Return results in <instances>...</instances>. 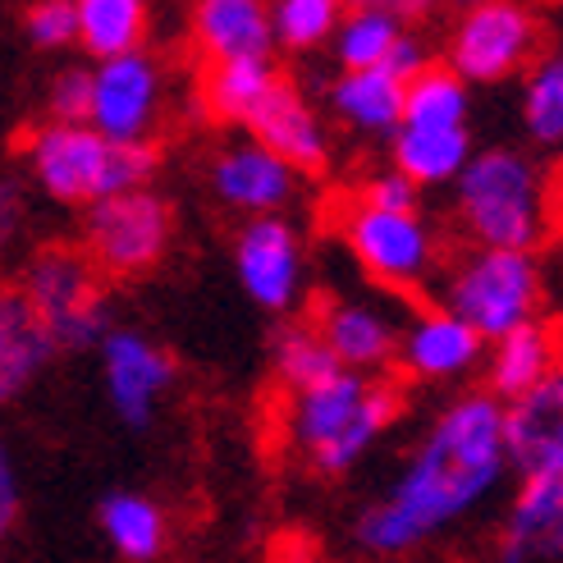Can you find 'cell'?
Masks as SVG:
<instances>
[{
  "label": "cell",
  "instance_id": "1",
  "mask_svg": "<svg viewBox=\"0 0 563 563\" xmlns=\"http://www.w3.org/2000/svg\"><path fill=\"white\" fill-rule=\"evenodd\" d=\"M509 482L504 404L486 389L449 399L417 435L389 490L353 522V545L372 559H404L449 537Z\"/></svg>",
  "mask_w": 563,
  "mask_h": 563
},
{
  "label": "cell",
  "instance_id": "2",
  "mask_svg": "<svg viewBox=\"0 0 563 563\" xmlns=\"http://www.w3.org/2000/svg\"><path fill=\"white\" fill-rule=\"evenodd\" d=\"M454 188V216L472 247L541 252L554 230V184L541 156L495 143L472 152Z\"/></svg>",
  "mask_w": 563,
  "mask_h": 563
},
{
  "label": "cell",
  "instance_id": "3",
  "mask_svg": "<svg viewBox=\"0 0 563 563\" xmlns=\"http://www.w3.org/2000/svg\"><path fill=\"white\" fill-rule=\"evenodd\" d=\"M404 399L380 376L334 372L317 385L289 394L285 435L302 463L321 476H349L399 421Z\"/></svg>",
  "mask_w": 563,
  "mask_h": 563
},
{
  "label": "cell",
  "instance_id": "4",
  "mask_svg": "<svg viewBox=\"0 0 563 563\" xmlns=\"http://www.w3.org/2000/svg\"><path fill=\"white\" fill-rule=\"evenodd\" d=\"M463 325H472L486 344L518 325L541 321L545 312V266L537 252L472 247L440 279V302Z\"/></svg>",
  "mask_w": 563,
  "mask_h": 563
},
{
  "label": "cell",
  "instance_id": "5",
  "mask_svg": "<svg viewBox=\"0 0 563 563\" xmlns=\"http://www.w3.org/2000/svg\"><path fill=\"white\" fill-rule=\"evenodd\" d=\"M19 294L37 312L55 353L97 349L101 334L110 330L97 266L74 247H42L19 279Z\"/></svg>",
  "mask_w": 563,
  "mask_h": 563
},
{
  "label": "cell",
  "instance_id": "6",
  "mask_svg": "<svg viewBox=\"0 0 563 563\" xmlns=\"http://www.w3.org/2000/svg\"><path fill=\"white\" fill-rule=\"evenodd\" d=\"M340 234L362 275L389 294H417L440 275V234L421 211H376L349 202Z\"/></svg>",
  "mask_w": 563,
  "mask_h": 563
},
{
  "label": "cell",
  "instance_id": "7",
  "mask_svg": "<svg viewBox=\"0 0 563 563\" xmlns=\"http://www.w3.org/2000/svg\"><path fill=\"white\" fill-rule=\"evenodd\" d=\"M545 23L527 0H486L459 14L444 46V69H454L467 88H495L518 78L541 55Z\"/></svg>",
  "mask_w": 563,
  "mask_h": 563
},
{
  "label": "cell",
  "instance_id": "8",
  "mask_svg": "<svg viewBox=\"0 0 563 563\" xmlns=\"http://www.w3.org/2000/svg\"><path fill=\"white\" fill-rule=\"evenodd\" d=\"M82 243H88L82 257L106 275L115 279L147 275L165 262V252L175 243V211L156 188L110 192L88 207Z\"/></svg>",
  "mask_w": 563,
  "mask_h": 563
},
{
  "label": "cell",
  "instance_id": "9",
  "mask_svg": "<svg viewBox=\"0 0 563 563\" xmlns=\"http://www.w3.org/2000/svg\"><path fill=\"white\" fill-rule=\"evenodd\" d=\"M110 161H115V143L92 129V124H65L46 120L27 133L23 143V170L46 202L88 211L92 202L110 197Z\"/></svg>",
  "mask_w": 563,
  "mask_h": 563
},
{
  "label": "cell",
  "instance_id": "10",
  "mask_svg": "<svg viewBox=\"0 0 563 563\" xmlns=\"http://www.w3.org/2000/svg\"><path fill=\"white\" fill-rule=\"evenodd\" d=\"M165 120V69L152 51H124L92 65L88 124L115 147H152Z\"/></svg>",
  "mask_w": 563,
  "mask_h": 563
},
{
  "label": "cell",
  "instance_id": "11",
  "mask_svg": "<svg viewBox=\"0 0 563 563\" xmlns=\"http://www.w3.org/2000/svg\"><path fill=\"white\" fill-rule=\"evenodd\" d=\"M234 279L252 307L271 317H294L307 298V243L285 216L243 220L234 234Z\"/></svg>",
  "mask_w": 563,
  "mask_h": 563
},
{
  "label": "cell",
  "instance_id": "12",
  "mask_svg": "<svg viewBox=\"0 0 563 563\" xmlns=\"http://www.w3.org/2000/svg\"><path fill=\"white\" fill-rule=\"evenodd\" d=\"M97 362H101V389H106L110 412H115L124 427L147 431L179 380L175 357L143 330L110 325L97 344Z\"/></svg>",
  "mask_w": 563,
  "mask_h": 563
},
{
  "label": "cell",
  "instance_id": "13",
  "mask_svg": "<svg viewBox=\"0 0 563 563\" xmlns=\"http://www.w3.org/2000/svg\"><path fill=\"white\" fill-rule=\"evenodd\" d=\"M207 184L220 207L239 211L243 220H257V216H285L298 197L302 175L289 170L275 152H266L257 137H234V143H224L211 156Z\"/></svg>",
  "mask_w": 563,
  "mask_h": 563
},
{
  "label": "cell",
  "instance_id": "14",
  "mask_svg": "<svg viewBox=\"0 0 563 563\" xmlns=\"http://www.w3.org/2000/svg\"><path fill=\"white\" fill-rule=\"evenodd\" d=\"M482 357H486V340L472 325H463L444 307H421L412 321L399 325L394 367L421 385H454L482 367Z\"/></svg>",
  "mask_w": 563,
  "mask_h": 563
},
{
  "label": "cell",
  "instance_id": "15",
  "mask_svg": "<svg viewBox=\"0 0 563 563\" xmlns=\"http://www.w3.org/2000/svg\"><path fill=\"white\" fill-rule=\"evenodd\" d=\"M563 550V472L518 476V495L499 522V563H559Z\"/></svg>",
  "mask_w": 563,
  "mask_h": 563
},
{
  "label": "cell",
  "instance_id": "16",
  "mask_svg": "<svg viewBox=\"0 0 563 563\" xmlns=\"http://www.w3.org/2000/svg\"><path fill=\"white\" fill-rule=\"evenodd\" d=\"M243 129H247V137H257L266 152H275L298 175H321L330 165V129L321 120V110L285 78L275 82L271 97L257 106V115Z\"/></svg>",
  "mask_w": 563,
  "mask_h": 563
},
{
  "label": "cell",
  "instance_id": "17",
  "mask_svg": "<svg viewBox=\"0 0 563 563\" xmlns=\"http://www.w3.org/2000/svg\"><path fill=\"white\" fill-rule=\"evenodd\" d=\"M312 325L321 330V340H325L330 357L340 362V372L380 376L385 367H394V349H399L404 321L394 317L389 307H380L372 298H340V302H330Z\"/></svg>",
  "mask_w": 563,
  "mask_h": 563
},
{
  "label": "cell",
  "instance_id": "18",
  "mask_svg": "<svg viewBox=\"0 0 563 563\" xmlns=\"http://www.w3.org/2000/svg\"><path fill=\"white\" fill-rule=\"evenodd\" d=\"M504 454L509 472H563V376L504 404Z\"/></svg>",
  "mask_w": 563,
  "mask_h": 563
},
{
  "label": "cell",
  "instance_id": "19",
  "mask_svg": "<svg viewBox=\"0 0 563 563\" xmlns=\"http://www.w3.org/2000/svg\"><path fill=\"white\" fill-rule=\"evenodd\" d=\"M486 394L499 404H514L522 394L541 389L545 380L559 376V334L541 321L518 325L509 334H499L495 344H486Z\"/></svg>",
  "mask_w": 563,
  "mask_h": 563
},
{
  "label": "cell",
  "instance_id": "20",
  "mask_svg": "<svg viewBox=\"0 0 563 563\" xmlns=\"http://www.w3.org/2000/svg\"><path fill=\"white\" fill-rule=\"evenodd\" d=\"M60 357L19 285H0V408L19 404Z\"/></svg>",
  "mask_w": 563,
  "mask_h": 563
},
{
  "label": "cell",
  "instance_id": "21",
  "mask_svg": "<svg viewBox=\"0 0 563 563\" xmlns=\"http://www.w3.org/2000/svg\"><path fill=\"white\" fill-rule=\"evenodd\" d=\"M192 42L207 65L271 55V0H192Z\"/></svg>",
  "mask_w": 563,
  "mask_h": 563
},
{
  "label": "cell",
  "instance_id": "22",
  "mask_svg": "<svg viewBox=\"0 0 563 563\" xmlns=\"http://www.w3.org/2000/svg\"><path fill=\"white\" fill-rule=\"evenodd\" d=\"M476 152L472 129H431V124H399L389 133V170H399L404 179H412L417 188H449L467 156Z\"/></svg>",
  "mask_w": 563,
  "mask_h": 563
},
{
  "label": "cell",
  "instance_id": "23",
  "mask_svg": "<svg viewBox=\"0 0 563 563\" xmlns=\"http://www.w3.org/2000/svg\"><path fill=\"white\" fill-rule=\"evenodd\" d=\"M330 115L357 137H389L404 115V82L385 69H344L330 82Z\"/></svg>",
  "mask_w": 563,
  "mask_h": 563
},
{
  "label": "cell",
  "instance_id": "24",
  "mask_svg": "<svg viewBox=\"0 0 563 563\" xmlns=\"http://www.w3.org/2000/svg\"><path fill=\"white\" fill-rule=\"evenodd\" d=\"M285 78L271 55H239V60H211L197 82L202 110L220 124H247L257 106L271 97V88Z\"/></svg>",
  "mask_w": 563,
  "mask_h": 563
},
{
  "label": "cell",
  "instance_id": "25",
  "mask_svg": "<svg viewBox=\"0 0 563 563\" xmlns=\"http://www.w3.org/2000/svg\"><path fill=\"white\" fill-rule=\"evenodd\" d=\"M97 527L120 563H156L170 541L165 509L143 490H110L97 504Z\"/></svg>",
  "mask_w": 563,
  "mask_h": 563
},
{
  "label": "cell",
  "instance_id": "26",
  "mask_svg": "<svg viewBox=\"0 0 563 563\" xmlns=\"http://www.w3.org/2000/svg\"><path fill=\"white\" fill-rule=\"evenodd\" d=\"M74 19H78V46L92 60H110V55L124 51H143L152 5L147 0H74Z\"/></svg>",
  "mask_w": 563,
  "mask_h": 563
},
{
  "label": "cell",
  "instance_id": "27",
  "mask_svg": "<svg viewBox=\"0 0 563 563\" xmlns=\"http://www.w3.org/2000/svg\"><path fill=\"white\" fill-rule=\"evenodd\" d=\"M522 133L541 152L563 147V55L559 51H541L522 69Z\"/></svg>",
  "mask_w": 563,
  "mask_h": 563
},
{
  "label": "cell",
  "instance_id": "28",
  "mask_svg": "<svg viewBox=\"0 0 563 563\" xmlns=\"http://www.w3.org/2000/svg\"><path fill=\"white\" fill-rule=\"evenodd\" d=\"M472 115V88L444 69L440 60H431L417 78L404 82V115L399 124H431V129H459Z\"/></svg>",
  "mask_w": 563,
  "mask_h": 563
},
{
  "label": "cell",
  "instance_id": "29",
  "mask_svg": "<svg viewBox=\"0 0 563 563\" xmlns=\"http://www.w3.org/2000/svg\"><path fill=\"white\" fill-rule=\"evenodd\" d=\"M271 372L289 394H298L307 385L334 376L340 372V362L330 357L321 330L312 321H285L275 330V344H271Z\"/></svg>",
  "mask_w": 563,
  "mask_h": 563
},
{
  "label": "cell",
  "instance_id": "30",
  "mask_svg": "<svg viewBox=\"0 0 563 563\" xmlns=\"http://www.w3.org/2000/svg\"><path fill=\"white\" fill-rule=\"evenodd\" d=\"M408 33L404 23H394L389 14L376 10H344L340 23L330 33V51L340 69H385L394 42Z\"/></svg>",
  "mask_w": 563,
  "mask_h": 563
},
{
  "label": "cell",
  "instance_id": "31",
  "mask_svg": "<svg viewBox=\"0 0 563 563\" xmlns=\"http://www.w3.org/2000/svg\"><path fill=\"white\" fill-rule=\"evenodd\" d=\"M344 0H271V42L279 51L307 55L330 42Z\"/></svg>",
  "mask_w": 563,
  "mask_h": 563
},
{
  "label": "cell",
  "instance_id": "32",
  "mask_svg": "<svg viewBox=\"0 0 563 563\" xmlns=\"http://www.w3.org/2000/svg\"><path fill=\"white\" fill-rule=\"evenodd\" d=\"M23 37L37 51H69L78 42L74 0H33L23 10Z\"/></svg>",
  "mask_w": 563,
  "mask_h": 563
},
{
  "label": "cell",
  "instance_id": "33",
  "mask_svg": "<svg viewBox=\"0 0 563 563\" xmlns=\"http://www.w3.org/2000/svg\"><path fill=\"white\" fill-rule=\"evenodd\" d=\"M88 101H92V69L88 65H65L46 88L51 120L65 124H88Z\"/></svg>",
  "mask_w": 563,
  "mask_h": 563
},
{
  "label": "cell",
  "instance_id": "34",
  "mask_svg": "<svg viewBox=\"0 0 563 563\" xmlns=\"http://www.w3.org/2000/svg\"><path fill=\"white\" fill-rule=\"evenodd\" d=\"M362 207H376V211H421V188L412 179H404L399 170H380L362 184L357 192Z\"/></svg>",
  "mask_w": 563,
  "mask_h": 563
},
{
  "label": "cell",
  "instance_id": "35",
  "mask_svg": "<svg viewBox=\"0 0 563 563\" xmlns=\"http://www.w3.org/2000/svg\"><path fill=\"white\" fill-rule=\"evenodd\" d=\"M19 514H23V482H19V463L10 454L5 435H0V554H5L14 527H19Z\"/></svg>",
  "mask_w": 563,
  "mask_h": 563
},
{
  "label": "cell",
  "instance_id": "36",
  "mask_svg": "<svg viewBox=\"0 0 563 563\" xmlns=\"http://www.w3.org/2000/svg\"><path fill=\"white\" fill-rule=\"evenodd\" d=\"M23 224H27V192L19 179H0V257L19 243L23 234Z\"/></svg>",
  "mask_w": 563,
  "mask_h": 563
},
{
  "label": "cell",
  "instance_id": "37",
  "mask_svg": "<svg viewBox=\"0 0 563 563\" xmlns=\"http://www.w3.org/2000/svg\"><path fill=\"white\" fill-rule=\"evenodd\" d=\"M427 65H431V46H427V37L412 33V27H408V33H404L399 42H394L389 60H385V74H394L399 82H408V78H417Z\"/></svg>",
  "mask_w": 563,
  "mask_h": 563
},
{
  "label": "cell",
  "instance_id": "38",
  "mask_svg": "<svg viewBox=\"0 0 563 563\" xmlns=\"http://www.w3.org/2000/svg\"><path fill=\"white\" fill-rule=\"evenodd\" d=\"M440 0H344V10H376V14H389L394 23H427L435 14Z\"/></svg>",
  "mask_w": 563,
  "mask_h": 563
},
{
  "label": "cell",
  "instance_id": "39",
  "mask_svg": "<svg viewBox=\"0 0 563 563\" xmlns=\"http://www.w3.org/2000/svg\"><path fill=\"white\" fill-rule=\"evenodd\" d=\"M454 5H463V10H472V5H486V0H454Z\"/></svg>",
  "mask_w": 563,
  "mask_h": 563
}]
</instances>
